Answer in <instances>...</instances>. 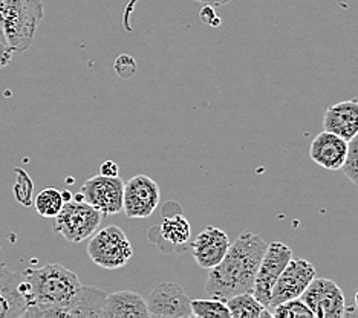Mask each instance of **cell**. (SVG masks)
I'll use <instances>...</instances> for the list:
<instances>
[{
  "mask_svg": "<svg viewBox=\"0 0 358 318\" xmlns=\"http://www.w3.org/2000/svg\"><path fill=\"white\" fill-rule=\"evenodd\" d=\"M268 243L259 234L242 231L230 243L224 259L208 269L206 292L210 297L229 300L236 294L251 292Z\"/></svg>",
  "mask_w": 358,
  "mask_h": 318,
  "instance_id": "1",
  "label": "cell"
},
{
  "mask_svg": "<svg viewBox=\"0 0 358 318\" xmlns=\"http://www.w3.org/2000/svg\"><path fill=\"white\" fill-rule=\"evenodd\" d=\"M81 282L76 273L59 263L29 268L22 273V291L28 300L23 317L62 318L63 309L76 297Z\"/></svg>",
  "mask_w": 358,
  "mask_h": 318,
  "instance_id": "2",
  "label": "cell"
},
{
  "mask_svg": "<svg viewBox=\"0 0 358 318\" xmlns=\"http://www.w3.org/2000/svg\"><path fill=\"white\" fill-rule=\"evenodd\" d=\"M42 17V0H0V24L13 52L28 51Z\"/></svg>",
  "mask_w": 358,
  "mask_h": 318,
  "instance_id": "3",
  "label": "cell"
},
{
  "mask_svg": "<svg viewBox=\"0 0 358 318\" xmlns=\"http://www.w3.org/2000/svg\"><path fill=\"white\" fill-rule=\"evenodd\" d=\"M54 231L71 243H80L99 230L103 215L83 199L78 193L71 201L64 202L60 213L55 217Z\"/></svg>",
  "mask_w": 358,
  "mask_h": 318,
  "instance_id": "4",
  "label": "cell"
},
{
  "mask_svg": "<svg viewBox=\"0 0 358 318\" xmlns=\"http://www.w3.org/2000/svg\"><path fill=\"white\" fill-rule=\"evenodd\" d=\"M87 254L92 262L103 269H120L134 256L132 243L126 233L117 225L96 230L87 245Z\"/></svg>",
  "mask_w": 358,
  "mask_h": 318,
  "instance_id": "5",
  "label": "cell"
},
{
  "mask_svg": "<svg viewBox=\"0 0 358 318\" xmlns=\"http://www.w3.org/2000/svg\"><path fill=\"white\" fill-rule=\"evenodd\" d=\"M292 257V250L283 242H271L264 252L260 265L256 274V280L253 284V296L268 308L271 300V292L279 275L288 265Z\"/></svg>",
  "mask_w": 358,
  "mask_h": 318,
  "instance_id": "6",
  "label": "cell"
},
{
  "mask_svg": "<svg viewBox=\"0 0 358 318\" xmlns=\"http://www.w3.org/2000/svg\"><path fill=\"white\" fill-rule=\"evenodd\" d=\"M314 279L315 266L306 259L292 256L274 284L268 309L271 311L273 308L283 303V301L300 298V296H302Z\"/></svg>",
  "mask_w": 358,
  "mask_h": 318,
  "instance_id": "7",
  "label": "cell"
},
{
  "mask_svg": "<svg viewBox=\"0 0 358 318\" xmlns=\"http://www.w3.org/2000/svg\"><path fill=\"white\" fill-rule=\"evenodd\" d=\"M315 318H341L346 315L345 294L329 279H315L300 296Z\"/></svg>",
  "mask_w": 358,
  "mask_h": 318,
  "instance_id": "8",
  "label": "cell"
},
{
  "mask_svg": "<svg viewBox=\"0 0 358 318\" xmlns=\"http://www.w3.org/2000/svg\"><path fill=\"white\" fill-rule=\"evenodd\" d=\"M159 201V187L152 178L136 175L124 182L123 211L129 219L150 217L158 208Z\"/></svg>",
  "mask_w": 358,
  "mask_h": 318,
  "instance_id": "9",
  "label": "cell"
},
{
  "mask_svg": "<svg viewBox=\"0 0 358 318\" xmlns=\"http://www.w3.org/2000/svg\"><path fill=\"white\" fill-rule=\"evenodd\" d=\"M83 199L101 215H118L123 211L124 181L120 176H94L81 187Z\"/></svg>",
  "mask_w": 358,
  "mask_h": 318,
  "instance_id": "10",
  "label": "cell"
},
{
  "mask_svg": "<svg viewBox=\"0 0 358 318\" xmlns=\"http://www.w3.org/2000/svg\"><path fill=\"white\" fill-rule=\"evenodd\" d=\"M145 301H148L150 317L193 318L192 300L176 283L162 282L157 284Z\"/></svg>",
  "mask_w": 358,
  "mask_h": 318,
  "instance_id": "11",
  "label": "cell"
},
{
  "mask_svg": "<svg viewBox=\"0 0 358 318\" xmlns=\"http://www.w3.org/2000/svg\"><path fill=\"white\" fill-rule=\"evenodd\" d=\"M230 247V239L225 231L216 226H207L192 243L194 262L202 269L215 268L224 259Z\"/></svg>",
  "mask_w": 358,
  "mask_h": 318,
  "instance_id": "12",
  "label": "cell"
},
{
  "mask_svg": "<svg viewBox=\"0 0 358 318\" xmlns=\"http://www.w3.org/2000/svg\"><path fill=\"white\" fill-rule=\"evenodd\" d=\"M348 153V141L343 138L323 130L309 145V157L324 170L337 171L345 164Z\"/></svg>",
  "mask_w": 358,
  "mask_h": 318,
  "instance_id": "13",
  "label": "cell"
},
{
  "mask_svg": "<svg viewBox=\"0 0 358 318\" xmlns=\"http://www.w3.org/2000/svg\"><path fill=\"white\" fill-rule=\"evenodd\" d=\"M323 130L349 141L358 132V101L346 100L329 106L323 117Z\"/></svg>",
  "mask_w": 358,
  "mask_h": 318,
  "instance_id": "14",
  "label": "cell"
},
{
  "mask_svg": "<svg viewBox=\"0 0 358 318\" xmlns=\"http://www.w3.org/2000/svg\"><path fill=\"white\" fill-rule=\"evenodd\" d=\"M150 317L148 301L134 291H117L106 296L103 318H143Z\"/></svg>",
  "mask_w": 358,
  "mask_h": 318,
  "instance_id": "15",
  "label": "cell"
},
{
  "mask_svg": "<svg viewBox=\"0 0 358 318\" xmlns=\"http://www.w3.org/2000/svg\"><path fill=\"white\" fill-rule=\"evenodd\" d=\"M231 318H264L273 317L271 311L253 296V292H242L227 300Z\"/></svg>",
  "mask_w": 358,
  "mask_h": 318,
  "instance_id": "16",
  "label": "cell"
},
{
  "mask_svg": "<svg viewBox=\"0 0 358 318\" xmlns=\"http://www.w3.org/2000/svg\"><path fill=\"white\" fill-rule=\"evenodd\" d=\"M159 238L166 240L172 247H179L189 242L192 234L190 222L181 213H173L172 216H166L158 226Z\"/></svg>",
  "mask_w": 358,
  "mask_h": 318,
  "instance_id": "17",
  "label": "cell"
},
{
  "mask_svg": "<svg viewBox=\"0 0 358 318\" xmlns=\"http://www.w3.org/2000/svg\"><path fill=\"white\" fill-rule=\"evenodd\" d=\"M192 314L196 318H230L227 300L215 297L208 300H192Z\"/></svg>",
  "mask_w": 358,
  "mask_h": 318,
  "instance_id": "18",
  "label": "cell"
},
{
  "mask_svg": "<svg viewBox=\"0 0 358 318\" xmlns=\"http://www.w3.org/2000/svg\"><path fill=\"white\" fill-rule=\"evenodd\" d=\"M34 205L40 216L55 217L64 205L63 194L57 189H45L36 196Z\"/></svg>",
  "mask_w": 358,
  "mask_h": 318,
  "instance_id": "19",
  "label": "cell"
},
{
  "mask_svg": "<svg viewBox=\"0 0 358 318\" xmlns=\"http://www.w3.org/2000/svg\"><path fill=\"white\" fill-rule=\"evenodd\" d=\"M271 314L275 318H313V312L302 298H292L278 305L271 309Z\"/></svg>",
  "mask_w": 358,
  "mask_h": 318,
  "instance_id": "20",
  "label": "cell"
},
{
  "mask_svg": "<svg viewBox=\"0 0 358 318\" xmlns=\"http://www.w3.org/2000/svg\"><path fill=\"white\" fill-rule=\"evenodd\" d=\"M341 170L349 181L358 185V132L348 141V153Z\"/></svg>",
  "mask_w": 358,
  "mask_h": 318,
  "instance_id": "21",
  "label": "cell"
},
{
  "mask_svg": "<svg viewBox=\"0 0 358 318\" xmlns=\"http://www.w3.org/2000/svg\"><path fill=\"white\" fill-rule=\"evenodd\" d=\"M15 171H17V181L14 185V194L20 203L29 207L32 203V181L23 170L17 168Z\"/></svg>",
  "mask_w": 358,
  "mask_h": 318,
  "instance_id": "22",
  "label": "cell"
},
{
  "mask_svg": "<svg viewBox=\"0 0 358 318\" xmlns=\"http://www.w3.org/2000/svg\"><path fill=\"white\" fill-rule=\"evenodd\" d=\"M113 69H115L117 75L120 78H132L136 73L138 64H136V62H135L132 55L123 54V55L118 57L115 63H113Z\"/></svg>",
  "mask_w": 358,
  "mask_h": 318,
  "instance_id": "23",
  "label": "cell"
},
{
  "mask_svg": "<svg viewBox=\"0 0 358 318\" xmlns=\"http://www.w3.org/2000/svg\"><path fill=\"white\" fill-rule=\"evenodd\" d=\"M22 280V273L13 271V269L8 268L6 265L0 263V294L6 291L13 284L19 283Z\"/></svg>",
  "mask_w": 358,
  "mask_h": 318,
  "instance_id": "24",
  "label": "cell"
},
{
  "mask_svg": "<svg viewBox=\"0 0 358 318\" xmlns=\"http://www.w3.org/2000/svg\"><path fill=\"white\" fill-rule=\"evenodd\" d=\"M13 49L8 43V38L5 36V31L2 28V24H0V69L8 66V64L11 63L13 59Z\"/></svg>",
  "mask_w": 358,
  "mask_h": 318,
  "instance_id": "25",
  "label": "cell"
},
{
  "mask_svg": "<svg viewBox=\"0 0 358 318\" xmlns=\"http://www.w3.org/2000/svg\"><path fill=\"white\" fill-rule=\"evenodd\" d=\"M201 19L204 20L207 24H210V27H215V28L219 27V23H221V19H219L213 11V6H210V5H204V8H202Z\"/></svg>",
  "mask_w": 358,
  "mask_h": 318,
  "instance_id": "26",
  "label": "cell"
},
{
  "mask_svg": "<svg viewBox=\"0 0 358 318\" xmlns=\"http://www.w3.org/2000/svg\"><path fill=\"white\" fill-rule=\"evenodd\" d=\"M118 171H120V167L117 162H113L110 159L104 161L103 164L100 166V175L103 176H109V178H115L118 176Z\"/></svg>",
  "mask_w": 358,
  "mask_h": 318,
  "instance_id": "27",
  "label": "cell"
},
{
  "mask_svg": "<svg viewBox=\"0 0 358 318\" xmlns=\"http://www.w3.org/2000/svg\"><path fill=\"white\" fill-rule=\"evenodd\" d=\"M194 2L204 3V5H210V6H224L227 3H230L231 0H194Z\"/></svg>",
  "mask_w": 358,
  "mask_h": 318,
  "instance_id": "28",
  "label": "cell"
},
{
  "mask_svg": "<svg viewBox=\"0 0 358 318\" xmlns=\"http://www.w3.org/2000/svg\"><path fill=\"white\" fill-rule=\"evenodd\" d=\"M62 194H63V199H64V202H68V201H71V199H72V194H71L69 191H62Z\"/></svg>",
  "mask_w": 358,
  "mask_h": 318,
  "instance_id": "29",
  "label": "cell"
},
{
  "mask_svg": "<svg viewBox=\"0 0 358 318\" xmlns=\"http://www.w3.org/2000/svg\"><path fill=\"white\" fill-rule=\"evenodd\" d=\"M354 303H355V309H357V311H358V289H357L355 296H354Z\"/></svg>",
  "mask_w": 358,
  "mask_h": 318,
  "instance_id": "30",
  "label": "cell"
}]
</instances>
